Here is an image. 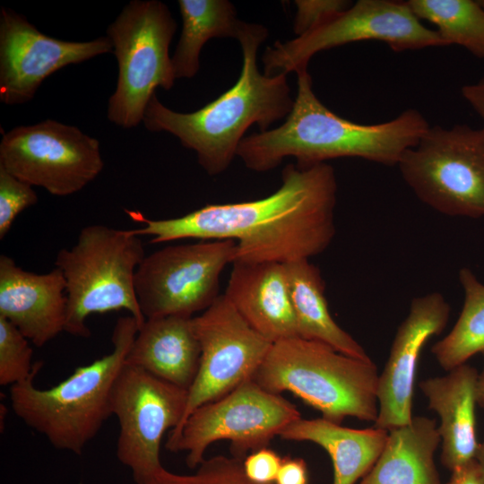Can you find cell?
<instances>
[{
  "mask_svg": "<svg viewBox=\"0 0 484 484\" xmlns=\"http://www.w3.org/2000/svg\"><path fill=\"white\" fill-rule=\"evenodd\" d=\"M337 181L326 162L290 163L281 185L253 201L206 204L181 217L151 220L126 211L143 224L132 231L151 243L180 239L236 241L233 263H279L309 259L324 252L335 236Z\"/></svg>",
  "mask_w": 484,
  "mask_h": 484,
  "instance_id": "obj_1",
  "label": "cell"
},
{
  "mask_svg": "<svg viewBox=\"0 0 484 484\" xmlns=\"http://www.w3.org/2000/svg\"><path fill=\"white\" fill-rule=\"evenodd\" d=\"M297 75V95L285 122L241 141L237 156L247 169L272 170L287 157H294L300 165L356 157L394 166L429 127L415 109H407L385 123H354L334 114L317 99L307 70Z\"/></svg>",
  "mask_w": 484,
  "mask_h": 484,
  "instance_id": "obj_2",
  "label": "cell"
},
{
  "mask_svg": "<svg viewBox=\"0 0 484 484\" xmlns=\"http://www.w3.org/2000/svg\"><path fill=\"white\" fill-rule=\"evenodd\" d=\"M267 36L264 25L244 22L237 39L243 65L236 83L191 113L167 108L155 92L144 111L145 128L175 135L184 147L195 152L208 175L225 171L251 125L256 124L261 132L267 131L273 123L287 117L294 104L287 74L269 76L259 71L257 51Z\"/></svg>",
  "mask_w": 484,
  "mask_h": 484,
  "instance_id": "obj_3",
  "label": "cell"
},
{
  "mask_svg": "<svg viewBox=\"0 0 484 484\" xmlns=\"http://www.w3.org/2000/svg\"><path fill=\"white\" fill-rule=\"evenodd\" d=\"M132 315L119 317L113 329V350L65 380L48 388L34 385V374L10 387L13 412L56 449L82 454L111 416V391L138 333Z\"/></svg>",
  "mask_w": 484,
  "mask_h": 484,
  "instance_id": "obj_4",
  "label": "cell"
},
{
  "mask_svg": "<svg viewBox=\"0 0 484 484\" xmlns=\"http://www.w3.org/2000/svg\"><path fill=\"white\" fill-rule=\"evenodd\" d=\"M378 377L372 359L294 337L272 343L253 380L272 393L290 392L322 418L341 424L347 417L375 423Z\"/></svg>",
  "mask_w": 484,
  "mask_h": 484,
  "instance_id": "obj_5",
  "label": "cell"
},
{
  "mask_svg": "<svg viewBox=\"0 0 484 484\" xmlns=\"http://www.w3.org/2000/svg\"><path fill=\"white\" fill-rule=\"evenodd\" d=\"M145 255L141 238L132 229L102 224L82 228L77 242L60 249L55 261L65 281V332L88 338L91 333L87 318L116 310H126L140 329L146 318L137 301L134 278Z\"/></svg>",
  "mask_w": 484,
  "mask_h": 484,
  "instance_id": "obj_6",
  "label": "cell"
},
{
  "mask_svg": "<svg viewBox=\"0 0 484 484\" xmlns=\"http://www.w3.org/2000/svg\"><path fill=\"white\" fill-rule=\"evenodd\" d=\"M177 23L158 0H133L108 26L118 65L117 87L108 99V118L123 128L137 126L157 87L170 90L176 77L169 48Z\"/></svg>",
  "mask_w": 484,
  "mask_h": 484,
  "instance_id": "obj_7",
  "label": "cell"
},
{
  "mask_svg": "<svg viewBox=\"0 0 484 484\" xmlns=\"http://www.w3.org/2000/svg\"><path fill=\"white\" fill-rule=\"evenodd\" d=\"M398 167L416 196L447 216L484 217V129L428 127Z\"/></svg>",
  "mask_w": 484,
  "mask_h": 484,
  "instance_id": "obj_8",
  "label": "cell"
},
{
  "mask_svg": "<svg viewBox=\"0 0 484 484\" xmlns=\"http://www.w3.org/2000/svg\"><path fill=\"white\" fill-rule=\"evenodd\" d=\"M362 40L383 41L393 51L446 47L436 30L424 26L406 2L359 0L296 39L277 40L262 56L265 75L307 70L316 53Z\"/></svg>",
  "mask_w": 484,
  "mask_h": 484,
  "instance_id": "obj_9",
  "label": "cell"
},
{
  "mask_svg": "<svg viewBox=\"0 0 484 484\" xmlns=\"http://www.w3.org/2000/svg\"><path fill=\"white\" fill-rule=\"evenodd\" d=\"M300 418L293 403L249 379L195 409L167 449L186 452L187 466L195 469L205 460L212 444L229 440L232 456L244 460L248 453L267 447L274 436Z\"/></svg>",
  "mask_w": 484,
  "mask_h": 484,
  "instance_id": "obj_10",
  "label": "cell"
},
{
  "mask_svg": "<svg viewBox=\"0 0 484 484\" xmlns=\"http://www.w3.org/2000/svg\"><path fill=\"white\" fill-rule=\"evenodd\" d=\"M188 390L125 362L114 383L111 415L119 433L117 458L127 467L136 484H143L164 467L160 459L165 432L182 423Z\"/></svg>",
  "mask_w": 484,
  "mask_h": 484,
  "instance_id": "obj_11",
  "label": "cell"
},
{
  "mask_svg": "<svg viewBox=\"0 0 484 484\" xmlns=\"http://www.w3.org/2000/svg\"><path fill=\"white\" fill-rule=\"evenodd\" d=\"M236 241L198 240L145 255L136 270L135 293L146 319L192 316L220 296V274L232 264Z\"/></svg>",
  "mask_w": 484,
  "mask_h": 484,
  "instance_id": "obj_12",
  "label": "cell"
},
{
  "mask_svg": "<svg viewBox=\"0 0 484 484\" xmlns=\"http://www.w3.org/2000/svg\"><path fill=\"white\" fill-rule=\"evenodd\" d=\"M0 166L31 186L67 196L93 181L104 161L99 140L76 126L47 119L4 134Z\"/></svg>",
  "mask_w": 484,
  "mask_h": 484,
  "instance_id": "obj_13",
  "label": "cell"
},
{
  "mask_svg": "<svg viewBox=\"0 0 484 484\" xmlns=\"http://www.w3.org/2000/svg\"><path fill=\"white\" fill-rule=\"evenodd\" d=\"M192 322L201 348L199 369L188 390L182 423L169 433L166 448L176 442L195 409L253 379L272 345L244 320L223 294L193 316Z\"/></svg>",
  "mask_w": 484,
  "mask_h": 484,
  "instance_id": "obj_14",
  "label": "cell"
},
{
  "mask_svg": "<svg viewBox=\"0 0 484 484\" xmlns=\"http://www.w3.org/2000/svg\"><path fill=\"white\" fill-rule=\"evenodd\" d=\"M113 52L110 39L66 41L43 34L26 17L7 7L0 12V100L24 104L50 74Z\"/></svg>",
  "mask_w": 484,
  "mask_h": 484,
  "instance_id": "obj_15",
  "label": "cell"
},
{
  "mask_svg": "<svg viewBox=\"0 0 484 484\" xmlns=\"http://www.w3.org/2000/svg\"><path fill=\"white\" fill-rule=\"evenodd\" d=\"M451 307L440 292L412 298L408 315L394 335L388 359L379 374L378 415L374 427L385 430L412 420L418 360L423 347L446 327Z\"/></svg>",
  "mask_w": 484,
  "mask_h": 484,
  "instance_id": "obj_16",
  "label": "cell"
},
{
  "mask_svg": "<svg viewBox=\"0 0 484 484\" xmlns=\"http://www.w3.org/2000/svg\"><path fill=\"white\" fill-rule=\"evenodd\" d=\"M66 308L65 281L58 268L38 274L0 255V317L36 347L65 331Z\"/></svg>",
  "mask_w": 484,
  "mask_h": 484,
  "instance_id": "obj_17",
  "label": "cell"
},
{
  "mask_svg": "<svg viewBox=\"0 0 484 484\" xmlns=\"http://www.w3.org/2000/svg\"><path fill=\"white\" fill-rule=\"evenodd\" d=\"M223 295L272 343L298 337L283 264L233 263Z\"/></svg>",
  "mask_w": 484,
  "mask_h": 484,
  "instance_id": "obj_18",
  "label": "cell"
},
{
  "mask_svg": "<svg viewBox=\"0 0 484 484\" xmlns=\"http://www.w3.org/2000/svg\"><path fill=\"white\" fill-rule=\"evenodd\" d=\"M478 376L474 367L464 363L419 384L428 409L440 419V462L450 471L474 460L479 449L475 413Z\"/></svg>",
  "mask_w": 484,
  "mask_h": 484,
  "instance_id": "obj_19",
  "label": "cell"
},
{
  "mask_svg": "<svg viewBox=\"0 0 484 484\" xmlns=\"http://www.w3.org/2000/svg\"><path fill=\"white\" fill-rule=\"evenodd\" d=\"M193 316L146 319L134 338L125 363L189 390L200 365L201 348Z\"/></svg>",
  "mask_w": 484,
  "mask_h": 484,
  "instance_id": "obj_20",
  "label": "cell"
},
{
  "mask_svg": "<svg viewBox=\"0 0 484 484\" xmlns=\"http://www.w3.org/2000/svg\"><path fill=\"white\" fill-rule=\"evenodd\" d=\"M279 436L318 445L332 460L333 484H355L376 463L385 447L388 431L376 427L350 428L324 418H300L286 427Z\"/></svg>",
  "mask_w": 484,
  "mask_h": 484,
  "instance_id": "obj_21",
  "label": "cell"
},
{
  "mask_svg": "<svg viewBox=\"0 0 484 484\" xmlns=\"http://www.w3.org/2000/svg\"><path fill=\"white\" fill-rule=\"evenodd\" d=\"M440 443L436 419L413 416L388 431L382 453L359 484H442L434 459Z\"/></svg>",
  "mask_w": 484,
  "mask_h": 484,
  "instance_id": "obj_22",
  "label": "cell"
},
{
  "mask_svg": "<svg viewBox=\"0 0 484 484\" xmlns=\"http://www.w3.org/2000/svg\"><path fill=\"white\" fill-rule=\"evenodd\" d=\"M284 266L298 337L323 342L353 358L371 359L332 317L320 270L309 259L292 261Z\"/></svg>",
  "mask_w": 484,
  "mask_h": 484,
  "instance_id": "obj_23",
  "label": "cell"
},
{
  "mask_svg": "<svg viewBox=\"0 0 484 484\" xmlns=\"http://www.w3.org/2000/svg\"><path fill=\"white\" fill-rule=\"evenodd\" d=\"M182 31L171 63L176 79L192 78L200 68V53L212 38L238 39L244 22L227 0H178Z\"/></svg>",
  "mask_w": 484,
  "mask_h": 484,
  "instance_id": "obj_24",
  "label": "cell"
},
{
  "mask_svg": "<svg viewBox=\"0 0 484 484\" xmlns=\"http://www.w3.org/2000/svg\"><path fill=\"white\" fill-rule=\"evenodd\" d=\"M458 279L464 295L462 311L452 330L431 348L446 372L484 351V284L466 267Z\"/></svg>",
  "mask_w": 484,
  "mask_h": 484,
  "instance_id": "obj_25",
  "label": "cell"
},
{
  "mask_svg": "<svg viewBox=\"0 0 484 484\" xmlns=\"http://www.w3.org/2000/svg\"><path fill=\"white\" fill-rule=\"evenodd\" d=\"M412 13L437 27L446 46L457 44L484 59V4L472 0H410Z\"/></svg>",
  "mask_w": 484,
  "mask_h": 484,
  "instance_id": "obj_26",
  "label": "cell"
},
{
  "mask_svg": "<svg viewBox=\"0 0 484 484\" xmlns=\"http://www.w3.org/2000/svg\"><path fill=\"white\" fill-rule=\"evenodd\" d=\"M29 340L6 319L0 317V385H13L25 381L40 369L32 364L33 350Z\"/></svg>",
  "mask_w": 484,
  "mask_h": 484,
  "instance_id": "obj_27",
  "label": "cell"
},
{
  "mask_svg": "<svg viewBox=\"0 0 484 484\" xmlns=\"http://www.w3.org/2000/svg\"><path fill=\"white\" fill-rule=\"evenodd\" d=\"M143 484H258L245 474L243 461L237 457L216 455L205 459L195 472L179 474L163 468ZM275 484V483H272Z\"/></svg>",
  "mask_w": 484,
  "mask_h": 484,
  "instance_id": "obj_28",
  "label": "cell"
},
{
  "mask_svg": "<svg viewBox=\"0 0 484 484\" xmlns=\"http://www.w3.org/2000/svg\"><path fill=\"white\" fill-rule=\"evenodd\" d=\"M37 203L32 186L0 166V239L7 235L16 217Z\"/></svg>",
  "mask_w": 484,
  "mask_h": 484,
  "instance_id": "obj_29",
  "label": "cell"
},
{
  "mask_svg": "<svg viewBox=\"0 0 484 484\" xmlns=\"http://www.w3.org/2000/svg\"><path fill=\"white\" fill-rule=\"evenodd\" d=\"M294 32L302 36L327 22L334 14L347 10L351 4L345 0H297Z\"/></svg>",
  "mask_w": 484,
  "mask_h": 484,
  "instance_id": "obj_30",
  "label": "cell"
},
{
  "mask_svg": "<svg viewBox=\"0 0 484 484\" xmlns=\"http://www.w3.org/2000/svg\"><path fill=\"white\" fill-rule=\"evenodd\" d=\"M282 457L268 447L248 454L243 460L246 476L258 484L275 483Z\"/></svg>",
  "mask_w": 484,
  "mask_h": 484,
  "instance_id": "obj_31",
  "label": "cell"
},
{
  "mask_svg": "<svg viewBox=\"0 0 484 484\" xmlns=\"http://www.w3.org/2000/svg\"><path fill=\"white\" fill-rule=\"evenodd\" d=\"M275 484H308L306 461L300 457H282Z\"/></svg>",
  "mask_w": 484,
  "mask_h": 484,
  "instance_id": "obj_32",
  "label": "cell"
},
{
  "mask_svg": "<svg viewBox=\"0 0 484 484\" xmlns=\"http://www.w3.org/2000/svg\"><path fill=\"white\" fill-rule=\"evenodd\" d=\"M450 472L451 476L445 484H482L476 459L454 469Z\"/></svg>",
  "mask_w": 484,
  "mask_h": 484,
  "instance_id": "obj_33",
  "label": "cell"
},
{
  "mask_svg": "<svg viewBox=\"0 0 484 484\" xmlns=\"http://www.w3.org/2000/svg\"><path fill=\"white\" fill-rule=\"evenodd\" d=\"M462 94L483 120L484 129V77L476 82L464 85L462 88Z\"/></svg>",
  "mask_w": 484,
  "mask_h": 484,
  "instance_id": "obj_34",
  "label": "cell"
},
{
  "mask_svg": "<svg viewBox=\"0 0 484 484\" xmlns=\"http://www.w3.org/2000/svg\"><path fill=\"white\" fill-rule=\"evenodd\" d=\"M481 355L483 357V366L478 376L477 405L484 410V351Z\"/></svg>",
  "mask_w": 484,
  "mask_h": 484,
  "instance_id": "obj_35",
  "label": "cell"
},
{
  "mask_svg": "<svg viewBox=\"0 0 484 484\" xmlns=\"http://www.w3.org/2000/svg\"><path fill=\"white\" fill-rule=\"evenodd\" d=\"M475 459L480 468L481 483L484 484V437L482 441L480 442L479 449Z\"/></svg>",
  "mask_w": 484,
  "mask_h": 484,
  "instance_id": "obj_36",
  "label": "cell"
}]
</instances>
